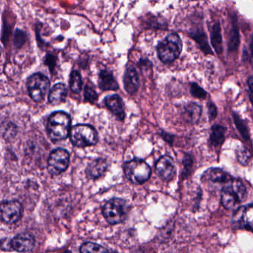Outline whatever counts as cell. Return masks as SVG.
<instances>
[{"mask_svg":"<svg viewBox=\"0 0 253 253\" xmlns=\"http://www.w3.org/2000/svg\"><path fill=\"white\" fill-rule=\"evenodd\" d=\"M25 38H26V36H25L23 31H20V30H16L14 36L15 46L18 47H21L25 43Z\"/></svg>","mask_w":253,"mask_h":253,"instance_id":"f546056e","label":"cell"},{"mask_svg":"<svg viewBox=\"0 0 253 253\" xmlns=\"http://www.w3.org/2000/svg\"><path fill=\"white\" fill-rule=\"evenodd\" d=\"M108 162L103 159H98L92 162L86 169V174L89 178L96 179L102 176L108 169Z\"/></svg>","mask_w":253,"mask_h":253,"instance_id":"9a60e30c","label":"cell"},{"mask_svg":"<svg viewBox=\"0 0 253 253\" xmlns=\"http://www.w3.org/2000/svg\"><path fill=\"white\" fill-rule=\"evenodd\" d=\"M69 135L72 144L79 147L94 145L98 141L96 129L87 125H77L73 126Z\"/></svg>","mask_w":253,"mask_h":253,"instance_id":"5b68a950","label":"cell"},{"mask_svg":"<svg viewBox=\"0 0 253 253\" xmlns=\"http://www.w3.org/2000/svg\"><path fill=\"white\" fill-rule=\"evenodd\" d=\"M156 173L163 180H171L175 175V167L173 159L171 156L161 157L156 162Z\"/></svg>","mask_w":253,"mask_h":253,"instance_id":"7c38bea8","label":"cell"},{"mask_svg":"<svg viewBox=\"0 0 253 253\" xmlns=\"http://www.w3.org/2000/svg\"><path fill=\"white\" fill-rule=\"evenodd\" d=\"M83 87V80L78 71H73L70 77V87L74 93H78L81 91Z\"/></svg>","mask_w":253,"mask_h":253,"instance_id":"603a6c76","label":"cell"},{"mask_svg":"<svg viewBox=\"0 0 253 253\" xmlns=\"http://www.w3.org/2000/svg\"><path fill=\"white\" fill-rule=\"evenodd\" d=\"M233 221L238 228L253 233V204L236 210L233 214Z\"/></svg>","mask_w":253,"mask_h":253,"instance_id":"8fae6325","label":"cell"},{"mask_svg":"<svg viewBox=\"0 0 253 253\" xmlns=\"http://www.w3.org/2000/svg\"><path fill=\"white\" fill-rule=\"evenodd\" d=\"M194 39L199 43L201 48L202 49V50L205 53H212V50H211V47H210L209 44H208V39L206 38V36L205 35V34H196Z\"/></svg>","mask_w":253,"mask_h":253,"instance_id":"484cf974","label":"cell"},{"mask_svg":"<svg viewBox=\"0 0 253 253\" xmlns=\"http://www.w3.org/2000/svg\"><path fill=\"white\" fill-rule=\"evenodd\" d=\"M182 41L177 34H169L157 46L158 56L164 63L173 62L181 54Z\"/></svg>","mask_w":253,"mask_h":253,"instance_id":"3957f363","label":"cell"},{"mask_svg":"<svg viewBox=\"0 0 253 253\" xmlns=\"http://www.w3.org/2000/svg\"><path fill=\"white\" fill-rule=\"evenodd\" d=\"M211 42L217 53H221L223 50L222 37L219 23H215L211 31Z\"/></svg>","mask_w":253,"mask_h":253,"instance_id":"44dd1931","label":"cell"},{"mask_svg":"<svg viewBox=\"0 0 253 253\" xmlns=\"http://www.w3.org/2000/svg\"><path fill=\"white\" fill-rule=\"evenodd\" d=\"M190 91L194 97L199 98V99H205L207 96L205 90L196 83H193L190 85Z\"/></svg>","mask_w":253,"mask_h":253,"instance_id":"83f0119b","label":"cell"},{"mask_svg":"<svg viewBox=\"0 0 253 253\" xmlns=\"http://www.w3.org/2000/svg\"><path fill=\"white\" fill-rule=\"evenodd\" d=\"M224 185L221 191V204L226 209L231 210L245 200L246 187L240 180L234 178Z\"/></svg>","mask_w":253,"mask_h":253,"instance_id":"7a4b0ae2","label":"cell"},{"mask_svg":"<svg viewBox=\"0 0 253 253\" xmlns=\"http://www.w3.org/2000/svg\"><path fill=\"white\" fill-rule=\"evenodd\" d=\"M99 86L102 90H117L119 88L118 83L111 73L102 71L99 74Z\"/></svg>","mask_w":253,"mask_h":253,"instance_id":"ac0fdd59","label":"cell"},{"mask_svg":"<svg viewBox=\"0 0 253 253\" xmlns=\"http://www.w3.org/2000/svg\"><path fill=\"white\" fill-rule=\"evenodd\" d=\"M208 114L211 120H213L217 117V109L213 103L210 102L208 104Z\"/></svg>","mask_w":253,"mask_h":253,"instance_id":"4dcf8cb0","label":"cell"},{"mask_svg":"<svg viewBox=\"0 0 253 253\" xmlns=\"http://www.w3.org/2000/svg\"><path fill=\"white\" fill-rule=\"evenodd\" d=\"M71 120L70 116L63 111H56L49 117L47 125V133L53 141L65 139L71 131Z\"/></svg>","mask_w":253,"mask_h":253,"instance_id":"6da1fadb","label":"cell"},{"mask_svg":"<svg viewBox=\"0 0 253 253\" xmlns=\"http://www.w3.org/2000/svg\"><path fill=\"white\" fill-rule=\"evenodd\" d=\"M65 253H70L69 251H67V252H65Z\"/></svg>","mask_w":253,"mask_h":253,"instance_id":"e575fe53","label":"cell"},{"mask_svg":"<svg viewBox=\"0 0 253 253\" xmlns=\"http://www.w3.org/2000/svg\"><path fill=\"white\" fill-rule=\"evenodd\" d=\"M125 89L129 94L133 95L136 93L139 87V78L138 73L133 67H128L124 76Z\"/></svg>","mask_w":253,"mask_h":253,"instance_id":"5bb4252c","label":"cell"},{"mask_svg":"<svg viewBox=\"0 0 253 253\" xmlns=\"http://www.w3.org/2000/svg\"><path fill=\"white\" fill-rule=\"evenodd\" d=\"M239 44V36L237 27H233L230 34V40L228 42V48L230 51L237 50Z\"/></svg>","mask_w":253,"mask_h":253,"instance_id":"d4e9b609","label":"cell"},{"mask_svg":"<svg viewBox=\"0 0 253 253\" xmlns=\"http://www.w3.org/2000/svg\"><path fill=\"white\" fill-rule=\"evenodd\" d=\"M84 99L90 103H95L97 101L98 95L91 87L86 86L84 89Z\"/></svg>","mask_w":253,"mask_h":253,"instance_id":"f1b7e54d","label":"cell"},{"mask_svg":"<svg viewBox=\"0 0 253 253\" xmlns=\"http://www.w3.org/2000/svg\"><path fill=\"white\" fill-rule=\"evenodd\" d=\"M202 116V108L194 102H190L186 105L184 110V117L186 121L190 123H197Z\"/></svg>","mask_w":253,"mask_h":253,"instance_id":"d6986e66","label":"cell"},{"mask_svg":"<svg viewBox=\"0 0 253 253\" xmlns=\"http://www.w3.org/2000/svg\"><path fill=\"white\" fill-rule=\"evenodd\" d=\"M251 54H252V57L253 59V37L252 42H251Z\"/></svg>","mask_w":253,"mask_h":253,"instance_id":"836d02e7","label":"cell"},{"mask_svg":"<svg viewBox=\"0 0 253 253\" xmlns=\"http://www.w3.org/2000/svg\"><path fill=\"white\" fill-rule=\"evenodd\" d=\"M104 103L119 120L122 121L125 120L126 112H125L124 103L119 95L114 94L107 96L104 100Z\"/></svg>","mask_w":253,"mask_h":253,"instance_id":"4fadbf2b","label":"cell"},{"mask_svg":"<svg viewBox=\"0 0 253 253\" xmlns=\"http://www.w3.org/2000/svg\"><path fill=\"white\" fill-rule=\"evenodd\" d=\"M23 208L16 200L4 201L0 204V221L5 224H13L22 218Z\"/></svg>","mask_w":253,"mask_h":253,"instance_id":"ba28073f","label":"cell"},{"mask_svg":"<svg viewBox=\"0 0 253 253\" xmlns=\"http://www.w3.org/2000/svg\"><path fill=\"white\" fill-rule=\"evenodd\" d=\"M233 118H234L235 124H236V127H237L238 130L240 132L241 135L244 137L245 139H249V130H248V128L247 127L245 122H244L237 114H234V115H233Z\"/></svg>","mask_w":253,"mask_h":253,"instance_id":"cb8c5ba5","label":"cell"},{"mask_svg":"<svg viewBox=\"0 0 253 253\" xmlns=\"http://www.w3.org/2000/svg\"><path fill=\"white\" fill-rule=\"evenodd\" d=\"M102 212L105 219L109 224H120L126 216V202L123 199H111L104 205Z\"/></svg>","mask_w":253,"mask_h":253,"instance_id":"52a82bcc","label":"cell"},{"mask_svg":"<svg viewBox=\"0 0 253 253\" xmlns=\"http://www.w3.org/2000/svg\"></svg>","mask_w":253,"mask_h":253,"instance_id":"8d00e7d4","label":"cell"},{"mask_svg":"<svg viewBox=\"0 0 253 253\" xmlns=\"http://www.w3.org/2000/svg\"><path fill=\"white\" fill-rule=\"evenodd\" d=\"M80 253H108V251L98 244L85 242L80 248Z\"/></svg>","mask_w":253,"mask_h":253,"instance_id":"7402d4cb","label":"cell"},{"mask_svg":"<svg viewBox=\"0 0 253 253\" xmlns=\"http://www.w3.org/2000/svg\"><path fill=\"white\" fill-rule=\"evenodd\" d=\"M35 237L29 233H19L9 241L10 251L20 253L31 252L35 248Z\"/></svg>","mask_w":253,"mask_h":253,"instance_id":"30bf717a","label":"cell"},{"mask_svg":"<svg viewBox=\"0 0 253 253\" xmlns=\"http://www.w3.org/2000/svg\"><path fill=\"white\" fill-rule=\"evenodd\" d=\"M205 175L210 181L216 184H226L233 178L229 174L219 168H212Z\"/></svg>","mask_w":253,"mask_h":253,"instance_id":"e0dca14e","label":"cell"},{"mask_svg":"<svg viewBox=\"0 0 253 253\" xmlns=\"http://www.w3.org/2000/svg\"><path fill=\"white\" fill-rule=\"evenodd\" d=\"M124 171L126 178L135 184H144L151 175L150 167L139 159H134L126 162Z\"/></svg>","mask_w":253,"mask_h":253,"instance_id":"277c9868","label":"cell"},{"mask_svg":"<svg viewBox=\"0 0 253 253\" xmlns=\"http://www.w3.org/2000/svg\"><path fill=\"white\" fill-rule=\"evenodd\" d=\"M248 86H249L250 90H251V99L253 101V76L250 77L249 80H248Z\"/></svg>","mask_w":253,"mask_h":253,"instance_id":"d6a6232c","label":"cell"},{"mask_svg":"<svg viewBox=\"0 0 253 253\" xmlns=\"http://www.w3.org/2000/svg\"><path fill=\"white\" fill-rule=\"evenodd\" d=\"M237 158L238 160L242 165H247L251 160V154L246 148L241 147L237 150Z\"/></svg>","mask_w":253,"mask_h":253,"instance_id":"4316f807","label":"cell"},{"mask_svg":"<svg viewBox=\"0 0 253 253\" xmlns=\"http://www.w3.org/2000/svg\"><path fill=\"white\" fill-rule=\"evenodd\" d=\"M27 87L31 99L36 102L44 100L50 89V81L42 74H34L28 78Z\"/></svg>","mask_w":253,"mask_h":253,"instance_id":"8992f818","label":"cell"},{"mask_svg":"<svg viewBox=\"0 0 253 253\" xmlns=\"http://www.w3.org/2000/svg\"><path fill=\"white\" fill-rule=\"evenodd\" d=\"M68 95V89L63 83L55 84L49 93L48 100L53 105H60L65 102Z\"/></svg>","mask_w":253,"mask_h":253,"instance_id":"2e32d148","label":"cell"},{"mask_svg":"<svg viewBox=\"0 0 253 253\" xmlns=\"http://www.w3.org/2000/svg\"><path fill=\"white\" fill-rule=\"evenodd\" d=\"M184 173H188V170L192 168L193 166V160H192L190 156H187V157H185L184 160Z\"/></svg>","mask_w":253,"mask_h":253,"instance_id":"1f68e13d","label":"cell"},{"mask_svg":"<svg viewBox=\"0 0 253 253\" xmlns=\"http://www.w3.org/2000/svg\"><path fill=\"white\" fill-rule=\"evenodd\" d=\"M225 138V129L224 126H212L211 131L210 142L213 147H218L223 144Z\"/></svg>","mask_w":253,"mask_h":253,"instance_id":"ffe728a7","label":"cell"},{"mask_svg":"<svg viewBox=\"0 0 253 253\" xmlns=\"http://www.w3.org/2000/svg\"><path fill=\"white\" fill-rule=\"evenodd\" d=\"M69 162V153L65 149H56L49 156L47 169L52 175H59L68 169Z\"/></svg>","mask_w":253,"mask_h":253,"instance_id":"9c48e42d","label":"cell"},{"mask_svg":"<svg viewBox=\"0 0 253 253\" xmlns=\"http://www.w3.org/2000/svg\"><path fill=\"white\" fill-rule=\"evenodd\" d=\"M42 1H47V0H42Z\"/></svg>","mask_w":253,"mask_h":253,"instance_id":"d590c367","label":"cell"}]
</instances>
